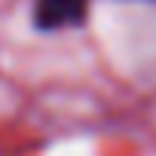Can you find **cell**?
<instances>
[{"instance_id": "1", "label": "cell", "mask_w": 156, "mask_h": 156, "mask_svg": "<svg viewBox=\"0 0 156 156\" xmlns=\"http://www.w3.org/2000/svg\"><path fill=\"white\" fill-rule=\"evenodd\" d=\"M89 0H34V25L40 31H64L86 19Z\"/></svg>"}]
</instances>
